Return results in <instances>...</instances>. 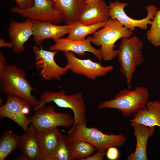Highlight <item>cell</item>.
Instances as JSON below:
<instances>
[{"mask_svg":"<svg viewBox=\"0 0 160 160\" xmlns=\"http://www.w3.org/2000/svg\"><path fill=\"white\" fill-rule=\"evenodd\" d=\"M24 70L15 64L7 65L3 75L0 76V90L8 96L12 95L24 100L33 107L39 103L32 95L35 89L26 79Z\"/></svg>","mask_w":160,"mask_h":160,"instance_id":"1","label":"cell"},{"mask_svg":"<svg viewBox=\"0 0 160 160\" xmlns=\"http://www.w3.org/2000/svg\"><path fill=\"white\" fill-rule=\"evenodd\" d=\"M133 31L126 28L116 19L109 18L105 26L93 33L92 43L100 49L102 59L110 61L117 56L115 43L121 38H129Z\"/></svg>","mask_w":160,"mask_h":160,"instance_id":"2","label":"cell"},{"mask_svg":"<svg viewBox=\"0 0 160 160\" xmlns=\"http://www.w3.org/2000/svg\"><path fill=\"white\" fill-rule=\"evenodd\" d=\"M86 124H74L67 132L68 140L71 142L86 141L92 145L97 151H106L112 146H122L127 140L123 133L105 134L95 128L87 127Z\"/></svg>","mask_w":160,"mask_h":160,"instance_id":"3","label":"cell"},{"mask_svg":"<svg viewBox=\"0 0 160 160\" xmlns=\"http://www.w3.org/2000/svg\"><path fill=\"white\" fill-rule=\"evenodd\" d=\"M149 96L148 89L143 86L136 87L133 90L124 89L113 99L100 103L98 108L117 109L121 111L123 116L130 117L146 106Z\"/></svg>","mask_w":160,"mask_h":160,"instance_id":"4","label":"cell"},{"mask_svg":"<svg viewBox=\"0 0 160 160\" xmlns=\"http://www.w3.org/2000/svg\"><path fill=\"white\" fill-rule=\"evenodd\" d=\"M144 44L135 34L129 38H122L119 45L117 56L120 71L125 77L129 89L136 67L144 60L141 51Z\"/></svg>","mask_w":160,"mask_h":160,"instance_id":"5","label":"cell"},{"mask_svg":"<svg viewBox=\"0 0 160 160\" xmlns=\"http://www.w3.org/2000/svg\"><path fill=\"white\" fill-rule=\"evenodd\" d=\"M39 100V104L33 107L34 112L44 107L46 103L53 102L60 107L68 108L72 110L75 121L74 124L87 123L85 102L80 92L67 95L63 89L57 92L46 91L41 95Z\"/></svg>","mask_w":160,"mask_h":160,"instance_id":"6","label":"cell"},{"mask_svg":"<svg viewBox=\"0 0 160 160\" xmlns=\"http://www.w3.org/2000/svg\"><path fill=\"white\" fill-rule=\"evenodd\" d=\"M30 123L37 131H42L58 126L71 128L74 124V120L68 113H60L55 111L54 105L44 106L34 111L28 117Z\"/></svg>","mask_w":160,"mask_h":160,"instance_id":"7","label":"cell"},{"mask_svg":"<svg viewBox=\"0 0 160 160\" xmlns=\"http://www.w3.org/2000/svg\"><path fill=\"white\" fill-rule=\"evenodd\" d=\"M34 4L30 8L23 9L14 7L11 12L32 20L48 22L55 24L64 21L62 13L56 9L50 0H33Z\"/></svg>","mask_w":160,"mask_h":160,"instance_id":"8","label":"cell"},{"mask_svg":"<svg viewBox=\"0 0 160 160\" xmlns=\"http://www.w3.org/2000/svg\"><path fill=\"white\" fill-rule=\"evenodd\" d=\"M35 56V65L40 76L43 79L50 81L52 79L60 80L62 76L69 69L68 67L59 66L55 60L57 51L44 49L42 45L39 48L36 45L33 47Z\"/></svg>","mask_w":160,"mask_h":160,"instance_id":"9","label":"cell"},{"mask_svg":"<svg viewBox=\"0 0 160 160\" xmlns=\"http://www.w3.org/2000/svg\"><path fill=\"white\" fill-rule=\"evenodd\" d=\"M128 5L127 3L117 1L110 3L109 5L110 18L117 20L124 27L132 31L136 27L143 30H147L148 25L152 24L153 20H153L157 10L156 6L150 5L145 7L147 11L146 17L142 19L135 20L129 17L124 12V8Z\"/></svg>","mask_w":160,"mask_h":160,"instance_id":"10","label":"cell"},{"mask_svg":"<svg viewBox=\"0 0 160 160\" xmlns=\"http://www.w3.org/2000/svg\"><path fill=\"white\" fill-rule=\"evenodd\" d=\"M63 52L67 60L66 66L69 69L76 74L82 75L93 80L97 77L105 75L113 68L112 65L104 66L101 63L94 62L89 58L79 59L73 52Z\"/></svg>","mask_w":160,"mask_h":160,"instance_id":"11","label":"cell"},{"mask_svg":"<svg viewBox=\"0 0 160 160\" xmlns=\"http://www.w3.org/2000/svg\"><path fill=\"white\" fill-rule=\"evenodd\" d=\"M32 106L24 100L15 96H8L6 103L0 107V118H7L15 122L25 132L30 122L23 113L24 108Z\"/></svg>","mask_w":160,"mask_h":160,"instance_id":"12","label":"cell"},{"mask_svg":"<svg viewBox=\"0 0 160 160\" xmlns=\"http://www.w3.org/2000/svg\"><path fill=\"white\" fill-rule=\"evenodd\" d=\"M53 41L55 43L49 47L50 50L63 52H71L79 56H84L86 52H88L95 55L100 61L102 60L100 49H95L91 44L92 41V36L88 37L81 41L73 40L62 37L53 39Z\"/></svg>","mask_w":160,"mask_h":160,"instance_id":"13","label":"cell"},{"mask_svg":"<svg viewBox=\"0 0 160 160\" xmlns=\"http://www.w3.org/2000/svg\"><path fill=\"white\" fill-rule=\"evenodd\" d=\"M33 20L27 19L22 22H11L7 30L12 45L13 51L19 54L25 51L24 44L33 35Z\"/></svg>","mask_w":160,"mask_h":160,"instance_id":"14","label":"cell"},{"mask_svg":"<svg viewBox=\"0 0 160 160\" xmlns=\"http://www.w3.org/2000/svg\"><path fill=\"white\" fill-rule=\"evenodd\" d=\"M72 25H58L48 22L33 20V40L37 45L47 39H53L62 38L68 34Z\"/></svg>","mask_w":160,"mask_h":160,"instance_id":"15","label":"cell"},{"mask_svg":"<svg viewBox=\"0 0 160 160\" xmlns=\"http://www.w3.org/2000/svg\"><path fill=\"white\" fill-rule=\"evenodd\" d=\"M63 135L57 127L46 131H38L40 151V160H53V156L62 141Z\"/></svg>","mask_w":160,"mask_h":160,"instance_id":"16","label":"cell"},{"mask_svg":"<svg viewBox=\"0 0 160 160\" xmlns=\"http://www.w3.org/2000/svg\"><path fill=\"white\" fill-rule=\"evenodd\" d=\"M25 132L20 136L18 148L22 153L17 159L40 160V151L37 129L31 124Z\"/></svg>","mask_w":160,"mask_h":160,"instance_id":"17","label":"cell"},{"mask_svg":"<svg viewBox=\"0 0 160 160\" xmlns=\"http://www.w3.org/2000/svg\"><path fill=\"white\" fill-rule=\"evenodd\" d=\"M134 129V135L136 140L135 151L128 156L127 160H148L147 148L149 138L154 133V127H151L140 124L131 122Z\"/></svg>","mask_w":160,"mask_h":160,"instance_id":"18","label":"cell"},{"mask_svg":"<svg viewBox=\"0 0 160 160\" xmlns=\"http://www.w3.org/2000/svg\"><path fill=\"white\" fill-rule=\"evenodd\" d=\"M109 10V6L103 0L94 4H86L77 22L91 25L107 21L110 18Z\"/></svg>","mask_w":160,"mask_h":160,"instance_id":"19","label":"cell"},{"mask_svg":"<svg viewBox=\"0 0 160 160\" xmlns=\"http://www.w3.org/2000/svg\"><path fill=\"white\" fill-rule=\"evenodd\" d=\"M55 8L63 14L66 24L77 23L87 0H50Z\"/></svg>","mask_w":160,"mask_h":160,"instance_id":"20","label":"cell"},{"mask_svg":"<svg viewBox=\"0 0 160 160\" xmlns=\"http://www.w3.org/2000/svg\"><path fill=\"white\" fill-rule=\"evenodd\" d=\"M129 120L131 122L140 124L146 126L160 128V101H149L146 106L134 114Z\"/></svg>","mask_w":160,"mask_h":160,"instance_id":"21","label":"cell"},{"mask_svg":"<svg viewBox=\"0 0 160 160\" xmlns=\"http://www.w3.org/2000/svg\"><path fill=\"white\" fill-rule=\"evenodd\" d=\"M20 136L11 131H5L0 139V160H4L18 148Z\"/></svg>","mask_w":160,"mask_h":160,"instance_id":"22","label":"cell"},{"mask_svg":"<svg viewBox=\"0 0 160 160\" xmlns=\"http://www.w3.org/2000/svg\"><path fill=\"white\" fill-rule=\"evenodd\" d=\"M107 21L91 25H86L77 22L72 25L67 38L75 41L85 40L88 35L94 33L99 28L105 25Z\"/></svg>","mask_w":160,"mask_h":160,"instance_id":"23","label":"cell"},{"mask_svg":"<svg viewBox=\"0 0 160 160\" xmlns=\"http://www.w3.org/2000/svg\"><path fill=\"white\" fill-rule=\"evenodd\" d=\"M72 148L74 158L84 160L94 154L96 150L91 144L82 140L72 142Z\"/></svg>","mask_w":160,"mask_h":160,"instance_id":"24","label":"cell"},{"mask_svg":"<svg viewBox=\"0 0 160 160\" xmlns=\"http://www.w3.org/2000/svg\"><path fill=\"white\" fill-rule=\"evenodd\" d=\"M150 29L147 33V38L155 47L160 46V9L156 12Z\"/></svg>","mask_w":160,"mask_h":160,"instance_id":"25","label":"cell"},{"mask_svg":"<svg viewBox=\"0 0 160 160\" xmlns=\"http://www.w3.org/2000/svg\"><path fill=\"white\" fill-rule=\"evenodd\" d=\"M72 152V142L69 140L66 136L63 135L62 141L55 154L53 160H74Z\"/></svg>","mask_w":160,"mask_h":160,"instance_id":"26","label":"cell"},{"mask_svg":"<svg viewBox=\"0 0 160 160\" xmlns=\"http://www.w3.org/2000/svg\"><path fill=\"white\" fill-rule=\"evenodd\" d=\"M106 156L109 160H116L119 156V151L116 146H112L108 148L106 152Z\"/></svg>","mask_w":160,"mask_h":160,"instance_id":"27","label":"cell"},{"mask_svg":"<svg viewBox=\"0 0 160 160\" xmlns=\"http://www.w3.org/2000/svg\"><path fill=\"white\" fill-rule=\"evenodd\" d=\"M17 7L23 9H26L33 6L34 4L33 0H14Z\"/></svg>","mask_w":160,"mask_h":160,"instance_id":"28","label":"cell"},{"mask_svg":"<svg viewBox=\"0 0 160 160\" xmlns=\"http://www.w3.org/2000/svg\"><path fill=\"white\" fill-rule=\"evenodd\" d=\"M105 150H99L94 155H92L84 160H102L104 158L105 154Z\"/></svg>","mask_w":160,"mask_h":160,"instance_id":"29","label":"cell"},{"mask_svg":"<svg viewBox=\"0 0 160 160\" xmlns=\"http://www.w3.org/2000/svg\"><path fill=\"white\" fill-rule=\"evenodd\" d=\"M7 65L6 59L1 52H0V76L3 74Z\"/></svg>","mask_w":160,"mask_h":160,"instance_id":"30","label":"cell"},{"mask_svg":"<svg viewBox=\"0 0 160 160\" xmlns=\"http://www.w3.org/2000/svg\"><path fill=\"white\" fill-rule=\"evenodd\" d=\"M0 47H7L12 48L13 46L10 42H6L3 38H1L0 39Z\"/></svg>","mask_w":160,"mask_h":160,"instance_id":"31","label":"cell"},{"mask_svg":"<svg viewBox=\"0 0 160 160\" xmlns=\"http://www.w3.org/2000/svg\"><path fill=\"white\" fill-rule=\"evenodd\" d=\"M101 0H87L86 4H94L98 3Z\"/></svg>","mask_w":160,"mask_h":160,"instance_id":"32","label":"cell"}]
</instances>
